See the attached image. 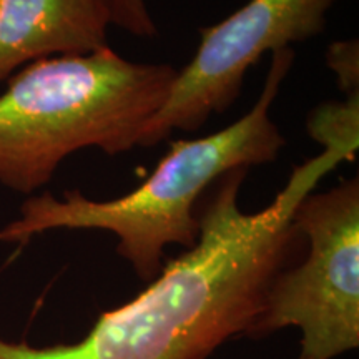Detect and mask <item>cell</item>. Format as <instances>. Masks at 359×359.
Segmentation results:
<instances>
[{"mask_svg": "<svg viewBox=\"0 0 359 359\" xmlns=\"http://www.w3.org/2000/svg\"><path fill=\"white\" fill-rule=\"evenodd\" d=\"M344 161L323 150L294 167L275 200L255 213L240 208L248 168L224 173L200 200L196 245L165 259L145 290L98 314L75 343L32 346L0 336V359H210L226 341L250 334L273 278L293 257L296 206Z\"/></svg>", "mask_w": 359, "mask_h": 359, "instance_id": "1", "label": "cell"}, {"mask_svg": "<svg viewBox=\"0 0 359 359\" xmlns=\"http://www.w3.org/2000/svg\"><path fill=\"white\" fill-rule=\"evenodd\" d=\"M294 62L293 48L273 52L255 105L235 123L193 140H175L140 187L114 200H90L79 190L27 196L19 218L0 230L4 243L25 245L53 230H102L116 236V253L150 283L160 275L165 248L183 251L200 235L198 205L206 188L236 168L271 163L286 145L269 111Z\"/></svg>", "mask_w": 359, "mask_h": 359, "instance_id": "2", "label": "cell"}, {"mask_svg": "<svg viewBox=\"0 0 359 359\" xmlns=\"http://www.w3.org/2000/svg\"><path fill=\"white\" fill-rule=\"evenodd\" d=\"M111 0H0V83L22 67L109 47Z\"/></svg>", "mask_w": 359, "mask_h": 359, "instance_id": "6", "label": "cell"}, {"mask_svg": "<svg viewBox=\"0 0 359 359\" xmlns=\"http://www.w3.org/2000/svg\"><path fill=\"white\" fill-rule=\"evenodd\" d=\"M338 0H250L218 24L200 30L195 55L170 88L138 147H155L175 130L196 132L235 105L246 72L263 53L318 37Z\"/></svg>", "mask_w": 359, "mask_h": 359, "instance_id": "5", "label": "cell"}, {"mask_svg": "<svg viewBox=\"0 0 359 359\" xmlns=\"http://www.w3.org/2000/svg\"><path fill=\"white\" fill-rule=\"evenodd\" d=\"M306 130L323 150H338L353 161L359 148V95L321 103L309 114Z\"/></svg>", "mask_w": 359, "mask_h": 359, "instance_id": "7", "label": "cell"}, {"mask_svg": "<svg viewBox=\"0 0 359 359\" xmlns=\"http://www.w3.org/2000/svg\"><path fill=\"white\" fill-rule=\"evenodd\" d=\"M326 65L334 72L339 88L348 95H359V47L358 40H343L330 45Z\"/></svg>", "mask_w": 359, "mask_h": 359, "instance_id": "8", "label": "cell"}, {"mask_svg": "<svg viewBox=\"0 0 359 359\" xmlns=\"http://www.w3.org/2000/svg\"><path fill=\"white\" fill-rule=\"evenodd\" d=\"M306 258L273 278L248 338L302 331L298 359H334L359 348V182L343 180L299 201L293 215Z\"/></svg>", "mask_w": 359, "mask_h": 359, "instance_id": "4", "label": "cell"}, {"mask_svg": "<svg viewBox=\"0 0 359 359\" xmlns=\"http://www.w3.org/2000/svg\"><path fill=\"white\" fill-rule=\"evenodd\" d=\"M177 72L110 47L22 67L0 93V185L32 196L80 150L109 156L133 150Z\"/></svg>", "mask_w": 359, "mask_h": 359, "instance_id": "3", "label": "cell"}, {"mask_svg": "<svg viewBox=\"0 0 359 359\" xmlns=\"http://www.w3.org/2000/svg\"><path fill=\"white\" fill-rule=\"evenodd\" d=\"M111 2H114L111 25L127 30L128 34L140 39H151L158 35L145 0H111Z\"/></svg>", "mask_w": 359, "mask_h": 359, "instance_id": "9", "label": "cell"}]
</instances>
